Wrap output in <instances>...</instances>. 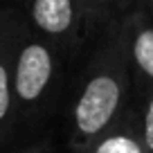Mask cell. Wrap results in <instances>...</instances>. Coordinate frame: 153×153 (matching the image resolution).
I'll use <instances>...</instances> for the list:
<instances>
[{
    "label": "cell",
    "instance_id": "obj_3",
    "mask_svg": "<svg viewBox=\"0 0 153 153\" xmlns=\"http://www.w3.org/2000/svg\"><path fill=\"white\" fill-rule=\"evenodd\" d=\"M29 27L43 36L70 65L86 59L95 38L76 0H27Z\"/></svg>",
    "mask_w": 153,
    "mask_h": 153
},
{
    "label": "cell",
    "instance_id": "obj_1",
    "mask_svg": "<svg viewBox=\"0 0 153 153\" xmlns=\"http://www.w3.org/2000/svg\"><path fill=\"white\" fill-rule=\"evenodd\" d=\"M133 101L128 18L115 20L81 61L63 113L65 146L79 153L126 115Z\"/></svg>",
    "mask_w": 153,
    "mask_h": 153
},
{
    "label": "cell",
    "instance_id": "obj_6",
    "mask_svg": "<svg viewBox=\"0 0 153 153\" xmlns=\"http://www.w3.org/2000/svg\"><path fill=\"white\" fill-rule=\"evenodd\" d=\"M79 153H149L146 146H144L142 133H140L133 101H131V108L126 110V115L113 128L106 131L104 135H99L95 142L88 144Z\"/></svg>",
    "mask_w": 153,
    "mask_h": 153
},
{
    "label": "cell",
    "instance_id": "obj_8",
    "mask_svg": "<svg viewBox=\"0 0 153 153\" xmlns=\"http://www.w3.org/2000/svg\"><path fill=\"white\" fill-rule=\"evenodd\" d=\"M133 108H135V115H137L144 146H146L149 153H153V90L133 92Z\"/></svg>",
    "mask_w": 153,
    "mask_h": 153
},
{
    "label": "cell",
    "instance_id": "obj_4",
    "mask_svg": "<svg viewBox=\"0 0 153 153\" xmlns=\"http://www.w3.org/2000/svg\"><path fill=\"white\" fill-rule=\"evenodd\" d=\"M23 25L14 14L0 16V140L14 128V65Z\"/></svg>",
    "mask_w": 153,
    "mask_h": 153
},
{
    "label": "cell",
    "instance_id": "obj_5",
    "mask_svg": "<svg viewBox=\"0 0 153 153\" xmlns=\"http://www.w3.org/2000/svg\"><path fill=\"white\" fill-rule=\"evenodd\" d=\"M128 52L133 92L153 90V14L144 5L128 16Z\"/></svg>",
    "mask_w": 153,
    "mask_h": 153
},
{
    "label": "cell",
    "instance_id": "obj_2",
    "mask_svg": "<svg viewBox=\"0 0 153 153\" xmlns=\"http://www.w3.org/2000/svg\"><path fill=\"white\" fill-rule=\"evenodd\" d=\"M65 65L63 56L43 36L23 25L14 65V128L34 126L52 110Z\"/></svg>",
    "mask_w": 153,
    "mask_h": 153
},
{
    "label": "cell",
    "instance_id": "obj_9",
    "mask_svg": "<svg viewBox=\"0 0 153 153\" xmlns=\"http://www.w3.org/2000/svg\"><path fill=\"white\" fill-rule=\"evenodd\" d=\"M14 153H54V146L48 140H41V142H32V144H27V146L18 149Z\"/></svg>",
    "mask_w": 153,
    "mask_h": 153
},
{
    "label": "cell",
    "instance_id": "obj_7",
    "mask_svg": "<svg viewBox=\"0 0 153 153\" xmlns=\"http://www.w3.org/2000/svg\"><path fill=\"white\" fill-rule=\"evenodd\" d=\"M76 2L86 16L95 43L108 25H113L115 20L128 18L140 5V0H76Z\"/></svg>",
    "mask_w": 153,
    "mask_h": 153
}]
</instances>
